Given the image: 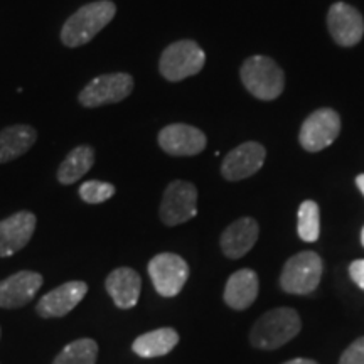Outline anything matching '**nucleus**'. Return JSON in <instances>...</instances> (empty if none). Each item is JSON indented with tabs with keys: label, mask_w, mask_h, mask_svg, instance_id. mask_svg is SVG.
Returning <instances> with one entry per match:
<instances>
[{
	"label": "nucleus",
	"mask_w": 364,
	"mask_h": 364,
	"mask_svg": "<svg viewBox=\"0 0 364 364\" xmlns=\"http://www.w3.org/2000/svg\"><path fill=\"white\" fill-rule=\"evenodd\" d=\"M206 53L196 41L182 39L167 46L159 59V71L171 83L189 78L203 71Z\"/></svg>",
	"instance_id": "obj_4"
},
{
	"label": "nucleus",
	"mask_w": 364,
	"mask_h": 364,
	"mask_svg": "<svg viewBox=\"0 0 364 364\" xmlns=\"http://www.w3.org/2000/svg\"><path fill=\"white\" fill-rule=\"evenodd\" d=\"M341 132V117L332 108H318L300 127L299 142L307 152H321L334 144Z\"/></svg>",
	"instance_id": "obj_8"
},
{
	"label": "nucleus",
	"mask_w": 364,
	"mask_h": 364,
	"mask_svg": "<svg viewBox=\"0 0 364 364\" xmlns=\"http://www.w3.org/2000/svg\"><path fill=\"white\" fill-rule=\"evenodd\" d=\"M117 14V6L112 0H97L85 4L75 14L68 17L61 27V43L66 48H80L88 44L91 39L103 31L113 21Z\"/></svg>",
	"instance_id": "obj_1"
},
{
	"label": "nucleus",
	"mask_w": 364,
	"mask_h": 364,
	"mask_svg": "<svg viewBox=\"0 0 364 364\" xmlns=\"http://www.w3.org/2000/svg\"><path fill=\"white\" fill-rule=\"evenodd\" d=\"M179 343V334L172 327H162L139 336L132 344V349L140 358H159L169 354Z\"/></svg>",
	"instance_id": "obj_20"
},
{
	"label": "nucleus",
	"mask_w": 364,
	"mask_h": 364,
	"mask_svg": "<svg viewBox=\"0 0 364 364\" xmlns=\"http://www.w3.org/2000/svg\"><path fill=\"white\" fill-rule=\"evenodd\" d=\"M41 285H43V275L31 270H21L0 280V307H24L38 295Z\"/></svg>",
	"instance_id": "obj_14"
},
{
	"label": "nucleus",
	"mask_w": 364,
	"mask_h": 364,
	"mask_svg": "<svg viewBox=\"0 0 364 364\" xmlns=\"http://www.w3.org/2000/svg\"><path fill=\"white\" fill-rule=\"evenodd\" d=\"M225 302L235 311H245L258 297V277L252 268H241L226 282Z\"/></svg>",
	"instance_id": "obj_18"
},
{
	"label": "nucleus",
	"mask_w": 364,
	"mask_h": 364,
	"mask_svg": "<svg viewBox=\"0 0 364 364\" xmlns=\"http://www.w3.org/2000/svg\"><path fill=\"white\" fill-rule=\"evenodd\" d=\"M115 186L103 181H86L80 186V198L86 204H102L115 196Z\"/></svg>",
	"instance_id": "obj_24"
},
{
	"label": "nucleus",
	"mask_w": 364,
	"mask_h": 364,
	"mask_svg": "<svg viewBox=\"0 0 364 364\" xmlns=\"http://www.w3.org/2000/svg\"><path fill=\"white\" fill-rule=\"evenodd\" d=\"M135 81L129 73H107L93 78L80 91L78 102L85 108H100L120 103L134 91Z\"/></svg>",
	"instance_id": "obj_5"
},
{
	"label": "nucleus",
	"mask_w": 364,
	"mask_h": 364,
	"mask_svg": "<svg viewBox=\"0 0 364 364\" xmlns=\"http://www.w3.org/2000/svg\"><path fill=\"white\" fill-rule=\"evenodd\" d=\"M300 317L290 307H277L258 318L250 332L253 348L272 351L292 341L300 332Z\"/></svg>",
	"instance_id": "obj_2"
},
{
	"label": "nucleus",
	"mask_w": 364,
	"mask_h": 364,
	"mask_svg": "<svg viewBox=\"0 0 364 364\" xmlns=\"http://www.w3.org/2000/svg\"><path fill=\"white\" fill-rule=\"evenodd\" d=\"M258 233H260V230H258L257 220L250 216L240 218L223 231L220 240L223 253L228 258H233V260L245 257L253 248V245L257 243Z\"/></svg>",
	"instance_id": "obj_16"
},
{
	"label": "nucleus",
	"mask_w": 364,
	"mask_h": 364,
	"mask_svg": "<svg viewBox=\"0 0 364 364\" xmlns=\"http://www.w3.org/2000/svg\"><path fill=\"white\" fill-rule=\"evenodd\" d=\"M284 364H317L316 361H312V359H304V358H297V359H292V361H287Z\"/></svg>",
	"instance_id": "obj_27"
},
{
	"label": "nucleus",
	"mask_w": 364,
	"mask_h": 364,
	"mask_svg": "<svg viewBox=\"0 0 364 364\" xmlns=\"http://www.w3.org/2000/svg\"><path fill=\"white\" fill-rule=\"evenodd\" d=\"M339 364H364V336L346 349L339 359Z\"/></svg>",
	"instance_id": "obj_25"
},
{
	"label": "nucleus",
	"mask_w": 364,
	"mask_h": 364,
	"mask_svg": "<svg viewBox=\"0 0 364 364\" xmlns=\"http://www.w3.org/2000/svg\"><path fill=\"white\" fill-rule=\"evenodd\" d=\"M267 150L258 142H245L231 150L221 164V174L226 181L248 179L263 167Z\"/></svg>",
	"instance_id": "obj_12"
},
{
	"label": "nucleus",
	"mask_w": 364,
	"mask_h": 364,
	"mask_svg": "<svg viewBox=\"0 0 364 364\" xmlns=\"http://www.w3.org/2000/svg\"><path fill=\"white\" fill-rule=\"evenodd\" d=\"M297 231L300 240L307 241V243H314L318 240L321 235V211L316 201H304L300 204L299 213H297Z\"/></svg>",
	"instance_id": "obj_23"
},
{
	"label": "nucleus",
	"mask_w": 364,
	"mask_h": 364,
	"mask_svg": "<svg viewBox=\"0 0 364 364\" xmlns=\"http://www.w3.org/2000/svg\"><path fill=\"white\" fill-rule=\"evenodd\" d=\"M349 275L359 289L364 290V260H356L349 265Z\"/></svg>",
	"instance_id": "obj_26"
},
{
	"label": "nucleus",
	"mask_w": 364,
	"mask_h": 364,
	"mask_svg": "<svg viewBox=\"0 0 364 364\" xmlns=\"http://www.w3.org/2000/svg\"><path fill=\"white\" fill-rule=\"evenodd\" d=\"M38 218L31 211H17L0 221V258L12 257L33 238Z\"/></svg>",
	"instance_id": "obj_13"
},
{
	"label": "nucleus",
	"mask_w": 364,
	"mask_h": 364,
	"mask_svg": "<svg viewBox=\"0 0 364 364\" xmlns=\"http://www.w3.org/2000/svg\"><path fill=\"white\" fill-rule=\"evenodd\" d=\"M38 140V130L34 127L19 124L0 130V164H7L24 156L33 149Z\"/></svg>",
	"instance_id": "obj_19"
},
{
	"label": "nucleus",
	"mask_w": 364,
	"mask_h": 364,
	"mask_svg": "<svg viewBox=\"0 0 364 364\" xmlns=\"http://www.w3.org/2000/svg\"><path fill=\"white\" fill-rule=\"evenodd\" d=\"M240 78L245 88L255 98L263 100V102L279 98L285 88L284 70L272 58L262 56V54L248 58L241 65Z\"/></svg>",
	"instance_id": "obj_3"
},
{
	"label": "nucleus",
	"mask_w": 364,
	"mask_h": 364,
	"mask_svg": "<svg viewBox=\"0 0 364 364\" xmlns=\"http://www.w3.org/2000/svg\"><path fill=\"white\" fill-rule=\"evenodd\" d=\"M327 29L336 44L353 48L364 36V19L356 7L336 2L327 14Z\"/></svg>",
	"instance_id": "obj_11"
},
{
	"label": "nucleus",
	"mask_w": 364,
	"mask_h": 364,
	"mask_svg": "<svg viewBox=\"0 0 364 364\" xmlns=\"http://www.w3.org/2000/svg\"><path fill=\"white\" fill-rule=\"evenodd\" d=\"M322 258L316 252L294 255L285 263L280 275V287L287 294L309 295L317 289L322 277Z\"/></svg>",
	"instance_id": "obj_6"
},
{
	"label": "nucleus",
	"mask_w": 364,
	"mask_h": 364,
	"mask_svg": "<svg viewBox=\"0 0 364 364\" xmlns=\"http://www.w3.org/2000/svg\"><path fill=\"white\" fill-rule=\"evenodd\" d=\"M157 142L166 154L174 157L198 156L206 149L208 139L203 130L188 124H172L159 132Z\"/></svg>",
	"instance_id": "obj_10"
},
{
	"label": "nucleus",
	"mask_w": 364,
	"mask_h": 364,
	"mask_svg": "<svg viewBox=\"0 0 364 364\" xmlns=\"http://www.w3.org/2000/svg\"><path fill=\"white\" fill-rule=\"evenodd\" d=\"M88 294V284L81 280H71L66 284L59 285L53 292L46 294L44 297L39 299L36 311L41 317L51 318V317H63L70 314L85 295Z\"/></svg>",
	"instance_id": "obj_15"
},
{
	"label": "nucleus",
	"mask_w": 364,
	"mask_h": 364,
	"mask_svg": "<svg viewBox=\"0 0 364 364\" xmlns=\"http://www.w3.org/2000/svg\"><path fill=\"white\" fill-rule=\"evenodd\" d=\"M107 292L115 302L118 309H132L136 306L142 290V279L134 268L120 267L115 268L105 280Z\"/></svg>",
	"instance_id": "obj_17"
},
{
	"label": "nucleus",
	"mask_w": 364,
	"mask_h": 364,
	"mask_svg": "<svg viewBox=\"0 0 364 364\" xmlns=\"http://www.w3.org/2000/svg\"><path fill=\"white\" fill-rule=\"evenodd\" d=\"M361 243H363V247H364V228H363V231H361Z\"/></svg>",
	"instance_id": "obj_29"
},
{
	"label": "nucleus",
	"mask_w": 364,
	"mask_h": 364,
	"mask_svg": "<svg viewBox=\"0 0 364 364\" xmlns=\"http://www.w3.org/2000/svg\"><path fill=\"white\" fill-rule=\"evenodd\" d=\"M161 220L166 226H177L198 215V189L188 181H172L164 191Z\"/></svg>",
	"instance_id": "obj_7"
},
{
	"label": "nucleus",
	"mask_w": 364,
	"mask_h": 364,
	"mask_svg": "<svg viewBox=\"0 0 364 364\" xmlns=\"http://www.w3.org/2000/svg\"><path fill=\"white\" fill-rule=\"evenodd\" d=\"M356 186H358V189L361 191L363 196H364V174H359L356 177Z\"/></svg>",
	"instance_id": "obj_28"
},
{
	"label": "nucleus",
	"mask_w": 364,
	"mask_h": 364,
	"mask_svg": "<svg viewBox=\"0 0 364 364\" xmlns=\"http://www.w3.org/2000/svg\"><path fill=\"white\" fill-rule=\"evenodd\" d=\"M95 164V150L90 145H78L65 157L58 167V181L63 186H71L88 174Z\"/></svg>",
	"instance_id": "obj_21"
},
{
	"label": "nucleus",
	"mask_w": 364,
	"mask_h": 364,
	"mask_svg": "<svg viewBox=\"0 0 364 364\" xmlns=\"http://www.w3.org/2000/svg\"><path fill=\"white\" fill-rule=\"evenodd\" d=\"M97 358L98 344L90 338H81L65 346L53 364H95Z\"/></svg>",
	"instance_id": "obj_22"
},
{
	"label": "nucleus",
	"mask_w": 364,
	"mask_h": 364,
	"mask_svg": "<svg viewBox=\"0 0 364 364\" xmlns=\"http://www.w3.org/2000/svg\"><path fill=\"white\" fill-rule=\"evenodd\" d=\"M149 275L162 297H176L189 279V265L176 253H159L149 262Z\"/></svg>",
	"instance_id": "obj_9"
}]
</instances>
